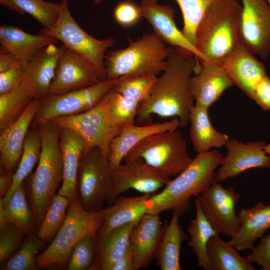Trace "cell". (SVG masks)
Returning a JSON list of instances; mask_svg holds the SVG:
<instances>
[{
    "label": "cell",
    "mask_w": 270,
    "mask_h": 270,
    "mask_svg": "<svg viewBox=\"0 0 270 270\" xmlns=\"http://www.w3.org/2000/svg\"><path fill=\"white\" fill-rule=\"evenodd\" d=\"M200 59L192 52L180 48H173L168 64L158 78L150 96L140 104L137 119L140 122H150L152 116L178 118L180 127L189 122L194 104L190 80Z\"/></svg>",
    "instance_id": "6da1fadb"
},
{
    "label": "cell",
    "mask_w": 270,
    "mask_h": 270,
    "mask_svg": "<svg viewBox=\"0 0 270 270\" xmlns=\"http://www.w3.org/2000/svg\"><path fill=\"white\" fill-rule=\"evenodd\" d=\"M36 126L42 140L40 156L36 171L24 182L36 233L63 180V159L59 142L60 128L52 120Z\"/></svg>",
    "instance_id": "7a4b0ae2"
},
{
    "label": "cell",
    "mask_w": 270,
    "mask_h": 270,
    "mask_svg": "<svg viewBox=\"0 0 270 270\" xmlns=\"http://www.w3.org/2000/svg\"><path fill=\"white\" fill-rule=\"evenodd\" d=\"M223 157L222 153L214 150L198 154L186 168L170 180L160 192L153 194L147 200V213L159 214L172 210L180 216L186 213L190 198L198 196L215 182L216 170Z\"/></svg>",
    "instance_id": "3957f363"
},
{
    "label": "cell",
    "mask_w": 270,
    "mask_h": 270,
    "mask_svg": "<svg viewBox=\"0 0 270 270\" xmlns=\"http://www.w3.org/2000/svg\"><path fill=\"white\" fill-rule=\"evenodd\" d=\"M242 10L238 0H215L208 6L196 34V46L208 60L221 64L236 48Z\"/></svg>",
    "instance_id": "277c9868"
},
{
    "label": "cell",
    "mask_w": 270,
    "mask_h": 270,
    "mask_svg": "<svg viewBox=\"0 0 270 270\" xmlns=\"http://www.w3.org/2000/svg\"><path fill=\"white\" fill-rule=\"evenodd\" d=\"M128 46L108 50L104 56L106 79L142 76H156L166 70L173 48L154 32L136 40L127 36Z\"/></svg>",
    "instance_id": "5b68a950"
},
{
    "label": "cell",
    "mask_w": 270,
    "mask_h": 270,
    "mask_svg": "<svg viewBox=\"0 0 270 270\" xmlns=\"http://www.w3.org/2000/svg\"><path fill=\"white\" fill-rule=\"evenodd\" d=\"M103 222L100 210L86 211L78 197L70 200L64 222L49 246L37 256L38 268L51 266H66L71 251L82 238L90 236L95 240Z\"/></svg>",
    "instance_id": "8992f818"
},
{
    "label": "cell",
    "mask_w": 270,
    "mask_h": 270,
    "mask_svg": "<svg viewBox=\"0 0 270 270\" xmlns=\"http://www.w3.org/2000/svg\"><path fill=\"white\" fill-rule=\"evenodd\" d=\"M56 20L43 28L40 33L60 41L67 48L79 54L96 72L100 80H106L104 56L116 43L114 38H95L86 32L72 16L68 0H61Z\"/></svg>",
    "instance_id": "52a82bcc"
},
{
    "label": "cell",
    "mask_w": 270,
    "mask_h": 270,
    "mask_svg": "<svg viewBox=\"0 0 270 270\" xmlns=\"http://www.w3.org/2000/svg\"><path fill=\"white\" fill-rule=\"evenodd\" d=\"M141 158L165 176H176L193 160L188 154L186 142L176 130L150 136L135 146L125 156L126 162Z\"/></svg>",
    "instance_id": "ba28073f"
},
{
    "label": "cell",
    "mask_w": 270,
    "mask_h": 270,
    "mask_svg": "<svg viewBox=\"0 0 270 270\" xmlns=\"http://www.w3.org/2000/svg\"><path fill=\"white\" fill-rule=\"evenodd\" d=\"M112 169L108 159L98 147L83 152L76 176L78 198L84 210L102 209L113 188Z\"/></svg>",
    "instance_id": "9c48e42d"
},
{
    "label": "cell",
    "mask_w": 270,
    "mask_h": 270,
    "mask_svg": "<svg viewBox=\"0 0 270 270\" xmlns=\"http://www.w3.org/2000/svg\"><path fill=\"white\" fill-rule=\"evenodd\" d=\"M114 87L90 109L78 114L52 120L60 128L71 130L83 138L84 152L98 147L108 159L110 142L122 128L112 123L108 116V106Z\"/></svg>",
    "instance_id": "30bf717a"
},
{
    "label": "cell",
    "mask_w": 270,
    "mask_h": 270,
    "mask_svg": "<svg viewBox=\"0 0 270 270\" xmlns=\"http://www.w3.org/2000/svg\"><path fill=\"white\" fill-rule=\"evenodd\" d=\"M118 80H104L90 86L60 94H48L40 106L30 126L60 116L84 112L94 106L118 84Z\"/></svg>",
    "instance_id": "8fae6325"
},
{
    "label": "cell",
    "mask_w": 270,
    "mask_h": 270,
    "mask_svg": "<svg viewBox=\"0 0 270 270\" xmlns=\"http://www.w3.org/2000/svg\"><path fill=\"white\" fill-rule=\"evenodd\" d=\"M196 198L206 218L218 234L232 238L240 225L236 212L240 194L233 187L224 188L220 182H214Z\"/></svg>",
    "instance_id": "7c38bea8"
},
{
    "label": "cell",
    "mask_w": 270,
    "mask_h": 270,
    "mask_svg": "<svg viewBox=\"0 0 270 270\" xmlns=\"http://www.w3.org/2000/svg\"><path fill=\"white\" fill-rule=\"evenodd\" d=\"M239 40L262 58L270 52V7L266 0H241Z\"/></svg>",
    "instance_id": "4fadbf2b"
},
{
    "label": "cell",
    "mask_w": 270,
    "mask_h": 270,
    "mask_svg": "<svg viewBox=\"0 0 270 270\" xmlns=\"http://www.w3.org/2000/svg\"><path fill=\"white\" fill-rule=\"evenodd\" d=\"M113 188L107 202L112 204L121 194L134 189L142 194H153L170 180L141 158L122 163L112 171Z\"/></svg>",
    "instance_id": "5bb4252c"
},
{
    "label": "cell",
    "mask_w": 270,
    "mask_h": 270,
    "mask_svg": "<svg viewBox=\"0 0 270 270\" xmlns=\"http://www.w3.org/2000/svg\"><path fill=\"white\" fill-rule=\"evenodd\" d=\"M266 144L260 141L245 144L230 138L225 146L227 153L216 172L215 182L236 177L250 169L270 168V155L264 150Z\"/></svg>",
    "instance_id": "9a60e30c"
},
{
    "label": "cell",
    "mask_w": 270,
    "mask_h": 270,
    "mask_svg": "<svg viewBox=\"0 0 270 270\" xmlns=\"http://www.w3.org/2000/svg\"><path fill=\"white\" fill-rule=\"evenodd\" d=\"M190 80V87L194 104L208 108L226 90L234 86L220 63L202 60Z\"/></svg>",
    "instance_id": "2e32d148"
},
{
    "label": "cell",
    "mask_w": 270,
    "mask_h": 270,
    "mask_svg": "<svg viewBox=\"0 0 270 270\" xmlns=\"http://www.w3.org/2000/svg\"><path fill=\"white\" fill-rule=\"evenodd\" d=\"M138 7L142 17L148 21L154 32L166 44L186 50L201 60L208 61L177 28L174 8L159 4L158 0H142Z\"/></svg>",
    "instance_id": "e0dca14e"
},
{
    "label": "cell",
    "mask_w": 270,
    "mask_h": 270,
    "mask_svg": "<svg viewBox=\"0 0 270 270\" xmlns=\"http://www.w3.org/2000/svg\"><path fill=\"white\" fill-rule=\"evenodd\" d=\"M40 100L34 99L20 116L0 132V165L2 173H14L20 160L27 133L40 106Z\"/></svg>",
    "instance_id": "ac0fdd59"
},
{
    "label": "cell",
    "mask_w": 270,
    "mask_h": 270,
    "mask_svg": "<svg viewBox=\"0 0 270 270\" xmlns=\"http://www.w3.org/2000/svg\"><path fill=\"white\" fill-rule=\"evenodd\" d=\"M98 77L79 54L66 48L59 61L48 94H60L93 85Z\"/></svg>",
    "instance_id": "d6986e66"
},
{
    "label": "cell",
    "mask_w": 270,
    "mask_h": 270,
    "mask_svg": "<svg viewBox=\"0 0 270 270\" xmlns=\"http://www.w3.org/2000/svg\"><path fill=\"white\" fill-rule=\"evenodd\" d=\"M221 64L234 86L253 100L256 86L266 75L264 64L240 42Z\"/></svg>",
    "instance_id": "ffe728a7"
},
{
    "label": "cell",
    "mask_w": 270,
    "mask_h": 270,
    "mask_svg": "<svg viewBox=\"0 0 270 270\" xmlns=\"http://www.w3.org/2000/svg\"><path fill=\"white\" fill-rule=\"evenodd\" d=\"M158 215L146 213L132 230L130 246L134 270L147 268L156 258L164 230Z\"/></svg>",
    "instance_id": "44dd1931"
},
{
    "label": "cell",
    "mask_w": 270,
    "mask_h": 270,
    "mask_svg": "<svg viewBox=\"0 0 270 270\" xmlns=\"http://www.w3.org/2000/svg\"><path fill=\"white\" fill-rule=\"evenodd\" d=\"M179 127L180 123L178 118L162 122L122 126L120 134L110 146L108 160L112 170L120 166L128 153L146 138L155 134L176 130Z\"/></svg>",
    "instance_id": "7402d4cb"
},
{
    "label": "cell",
    "mask_w": 270,
    "mask_h": 270,
    "mask_svg": "<svg viewBox=\"0 0 270 270\" xmlns=\"http://www.w3.org/2000/svg\"><path fill=\"white\" fill-rule=\"evenodd\" d=\"M240 226L228 240L238 250H250L256 240L270 228V204L259 202L238 213Z\"/></svg>",
    "instance_id": "603a6c76"
},
{
    "label": "cell",
    "mask_w": 270,
    "mask_h": 270,
    "mask_svg": "<svg viewBox=\"0 0 270 270\" xmlns=\"http://www.w3.org/2000/svg\"><path fill=\"white\" fill-rule=\"evenodd\" d=\"M58 41L55 38L40 33L30 34L16 26H0V49L12 54L24 64L44 48L56 44Z\"/></svg>",
    "instance_id": "cb8c5ba5"
},
{
    "label": "cell",
    "mask_w": 270,
    "mask_h": 270,
    "mask_svg": "<svg viewBox=\"0 0 270 270\" xmlns=\"http://www.w3.org/2000/svg\"><path fill=\"white\" fill-rule=\"evenodd\" d=\"M66 48L64 44L58 47L50 44L24 64L26 72L34 86L35 99L40 100L48 94L59 61Z\"/></svg>",
    "instance_id": "d4e9b609"
},
{
    "label": "cell",
    "mask_w": 270,
    "mask_h": 270,
    "mask_svg": "<svg viewBox=\"0 0 270 270\" xmlns=\"http://www.w3.org/2000/svg\"><path fill=\"white\" fill-rule=\"evenodd\" d=\"M59 142L63 159V180L58 194L70 200L78 197L76 176L84 142L74 131L60 128Z\"/></svg>",
    "instance_id": "484cf974"
},
{
    "label": "cell",
    "mask_w": 270,
    "mask_h": 270,
    "mask_svg": "<svg viewBox=\"0 0 270 270\" xmlns=\"http://www.w3.org/2000/svg\"><path fill=\"white\" fill-rule=\"evenodd\" d=\"M152 195L142 194L140 196L130 197L118 196L110 206L100 210L103 216V222L96 237L127 224H138L147 213L146 202Z\"/></svg>",
    "instance_id": "4316f807"
},
{
    "label": "cell",
    "mask_w": 270,
    "mask_h": 270,
    "mask_svg": "<svg viewBox=\"0 0 270 270\" xmlns=\"http://www.w3.org/2000/svg\"><path fill=\"white\" fill-rule=\"evenodd\" d=\"M136 225L133 222L127 224L96 237V269L111 270L114 264L128 248L130 236Z\"/></svg>",
    "instance_id": "83f0119b"
},
{
    "label": "cell",
    "mask_w": 270,
    "mask_h": 270,
    "mask_svg": "<svg viewBox=\"0 0 270 270\" xmlns=\"http://www.w3.org/2000/svg\"><path fill=\"white\" fill-rule=\"evenodd\" d=\"M208 108L194 104L190 114V137L194 148L198 152H208L212 148L225 146L228 136L220 132L212 126Z\"/></svg>",
    "instance_id": "f1b7e54d"
},
{
    "label": "cell",
    "mask_w": 270,
    "mask_h": 270,
    "mask_svg": "<svg viewBox=\"0 0 270 270\" xmlns=\"http://www.w3.org/2000/svg\"><path fill=\"white\" fill-rule=\"evenodd\" d=\"M180 215L173 212L169 223L164 224V230L157 252L156 264L161 270H180L181 245L186 238L182 226L180 224Z\"/></svg>",
    "instance_id": "f546056e"
},
{
    "label": "cell",
    "mask_w": 270,
    "mask_h": 270,
    "mask_svg": "<svg viewBox=\"0 0 270 270\" xmlns=\"http://www.w3.org/2000/svg\"><path fill=\"white\" fill-rule=\"evenodd\" d=\"M36 98L34 86L26 72L20 84L0 95V132L13 124Z\"/></svg>",
    "instance_id": "4dcf8cb0"
},
{
    "label": "cell",
    "mask_w": 270,
    "mask_h": 270,
    "mask_svg": "<svg viewBox=\"0 0 270 270\" xmlns=\"http://www.w3.org/2000/svg\"><path fill=\"white\" fill-rule=\"evenodd\" d=\"M9 224L17 226L26 235L36 233L33 214L28 201L24 182L4 205L0 198V228Z\"/></svg>",
    "instance_id": "1f68e13d"
},
{
    "label": "cell",
    "mask_w": 270,
    "mask_h": 270,
    "mask_svg": "<svg viewBox=\"0 0 270 270\" xmlns=\"http://www.w3.org/2000/svg\"><path fill=\"white\" fill-rule=\"evenodd\" d=\"M195 206L196 216L190 221L188 228L190 236L188 244L192 248L198 266L204 270H212L208 244L211 238L218 234L206 218L196 198Z\"/></svg>",
    "instance_id": "d6a6232c"
},
{
    "label": "cell",
    "mask_w": 270,
    "mask_h": 270,
    "mask_svg": "<svg viewBox=\"0 0 270 270\" xmlns=\"http://www.w3.org/2000/svg\"><path fill=\"white\" fill-rule=\"evenodd\" d=\"M236 247L222 240L218 234L214 236L208 244L212 270H254L252 262L240 256Z\"/></svg>",
    "instance_id": "836d02e7"
},
{
    "label": "cell",
    "mask_w": 270,
    "mask_h": 270,
    "mask_svg": "<svg viewBox=\"0 0 270 270\" xmlns=\"http://www.w3.org/2000/svg\"><path fill=\"white\" fill-rule=\"evenodd\" d=\"M42 140L37 126H30L24 144L22 156L18 166L15 171L12 186L4 198V205L6 204L10 198L24 182L26 177L32 172V170L38 164L41 153Z\"/></svg>",
    "instance_id": "e575fe53"
},
{
    "label": "cell",
    "mask_w": 270,
    "mask_h": 270,
    "mask_svg": "<svg viewBox=\"0 0 270 270\" xmlns=\"http://www.w3.org/2000/svg\"><path fill=\"white\" fill-rule=\"evenodd\" d=\"M0 4L20 14H26L40 22L44 28L48 27L56 20L60 3L44 0H0Z\"/></svg>",
    "instance_id": "d590c367"
},
{
    "label": "cell",
    "mask_w": 270,
    "mask_h": 270,
    "mask_svg": "<svg viewBox=\"0 0 270 270\" xmlns=\"http://www.w3.org/2000/svg\"><path fill=\"white\" fill-rule=\"evenodd\" d=\"M46 242L35 232L26 236L15 253L1 265V270H36L38 268L36 258L38 252Z\"/></svg>",
    "instance_id": "8d00e7d4"
},
{
    "label": "cell",
    "mask_w": 270,
    "mask_h": 270,
    "mask_svg": "<svg viewBox=\"0 0 270 270\" xmlns=\"http://www.w3.org/2000/svg\"><path fill=\"white\" fill-rule=\"evenodd\" d=\"M70 200L57 194L54 198L36 234L46 243L52 242L66 218Z\"/></svg>",
    "instance_id": "74e56055"
},
{
    "label": "cell",
    "mask_w": 270,
    "mask_h": 270,
    "mask_svg": "<svg viewBox=\"0 0 270 270\" xmlns=\"http://www.w3.org/2000/svg\"><path fill=\"white\" fill-rule=\"evenodd\" d=\"M175 0L181 10L183 17L184 24L181 31L196 46V34L198 26L208 6L215 0Z\"/></svg>",
    "instance_id": "f35d334b"
},
{
    "label": "cell",
    "mask_w": 270,
    "mask_h": 270,
    "mask_svg": "<svg viewBox=\"0 0 270 270\" xmlns=\"http://www.w3.org/2000/svg\"><path fill=\"white\" fill-rule=\"evenodd\" d=\"M157 79L158 77L155 76L120 78L114 89L125 97L141 104L150 96Z\"/></svg>",
    "instance_id": "ab89813d"
},
{
    "label": "cell",
    "mask_w": 270,
    "mask_h": 270,
    "mask_svg": "<svg viewBox=\"0 0 270 270\" xmlns=\"http://www.w3.org/2000/svg\"><path fill=\"white\" fill-rule=\"evenodd\" d=\"M140 103L114 91L108 104V112L110 121L122 128L134 124Z\"/></svg>",
    "instance_id": "60d3db41"
},
{
    "label": "cell",
    "mask_w": 270,
    "mask_h": 270,
    "mask_svg": "<svg viewBox=\"0 0 270 270\" xmlns=\"http://www.w3.org/2000/svg\"><path fill=\"white\" fill-rule=\"evenodd\" d=\"M95 239L90 236L81 238L74 246L66 265L68 270L96 269Z\"/></svg>",
    "instance_id": "b9f144b4"
},
{
    "label": "cell",
    "mask_w": 270,
    "mask_h": 270,
    "mask_svg": "<svg viewBox=\"0 0 270 270\" xmlns=\"http://www.w3.org/2000/svg\"><path fill=\"white\" fill-rule=\"evenodd\" d=\"M26 234L14 225L0 228V264L7 261L18 250Z\"/></svg>",
    "instance_id": "7bdbcfd3"
},
{
    "label": "cell",
    "mask_w": 270,
    "mask_h": 270,
    "mask_svg": "<svg viewBox=\"0 0 270 270\" xmlns=\"http://www.w3.org/2000/svg\"><path fill=\"white\" fill-rule=\"evenodd\" d=\"M25 74V66L18 63L8 70L0 72V95L17 88L22 81Z\"/></svg>",
    "instance_id": "ee69618b"
},
{
    "label": "cell",
    "mask_w": 270,
    "mask_h": 270,
    "mask_svg": "<svg viewBox=\"0 0 270 270\" xmlns=\"http://www.w3.org/2000/svg\"><path fill=\"white\" fill-rule=\"evenodd\" d=\"M114 16L116 21L124 26H132L142 18L139 7L128 1L121 2L116 6Z\"/></svg>",
    "instance_id": "f6af8a7d"
},
{
    "label": "cell",
    "mask_w": 270,
    "mask_h": 270,
    "mask_svg": "<svg viewBox=\"0 0 270 270\" xmlns=\"http://www.w3.org/2000/svg\"><path fill=\"white\" fill-rule=\"evenodd\" d=\"M246 258L252 262L261 266V270H270V233L262 236L258 244L254 246Z\"/></svg>",
    "instance_id": "bcb514c9"
},
{
    "label": "cell",
    "mask_w": 270,
    "mask_h": 270,
    "mask_svg": "<svg viewBox=\"0 0 270 270\" xmlns=\"http://www.w3.org/2000/svg\"><path fill=\"white\" fill-rule=\"evenodd\" d=\"M253 100L263 110H270V78L267 74L256 86Z\"/></svg>",
    "instance_id": "7dc6e473"
},
{
    "label": "cell",
    "mask_w": 270,
    "mask_h": 270,
    "mask_svg": "<svg viewBox=\"0 0 270 270\" xmlns=\"http://www.w3.org/2000/svg\"><path fill=\"white\" fill-rule=\"evenodd\" d=\"M133 255L129 246L124 254L114 264L111 270H134Z\"/></svg>",
    "instance_id": "c3c4849f"
},
{
    "label": "cell",
    "mask_w": 270,
    "mask_h": 270,
    "mask_svg": "<svg viewBox=\"0 0 270 270\" xmlns=\"http://www.w3.org/2000/svg\"><path fill=\"white\" fill-rule=\"evenodd\" d=\"M22 62L14 54L0 48V72Z\"/></svg>",
    "instance_id": "681fc988"
},
{
    "label": "cell",
    "mask_w": 270,
    "mask_h": 270,
    "mask_svg": "<svg viewBox=\"0 0 270 270\" xmlns=\"http://www.w3.org/2000/svg\"><path fill=\"white\" fill-rule=\"evenodd\" d=\"M14 173L4 172L0 177V197L4 198L9 191L13 181Z\"/></svg>",
    "instance_id": "f907efd6"
},
{
    "label": "cell",
    "mask_w": 270,
    "mask_h": 270,
    "mask_svg": "<svg viewBox=\"0 0 270 270\" xmlns=\"http://www.w3.org/2000/svg\"><path fill=\"white\" fill-rule=\"evenodd\" d=\"M264 150L266 154L270 155V142L268 144H266L264 146Z\"/></svg>",
    "instance_id": "816d5d0a"
},
{
    "label": "cell",
    "mask_w": 270,
    "mask_h": 270,
    "mask_svg": "<svg viewBox=\"0 0 270 270\" xmlns=\"http://www.w3.org/2000/svg\"><path fill=\"white\" fill-rule=\"evenodd\" d=\"M95 5L98 4L102 0H90Z\"/></svg>",
    "instance_id": "f5cc1de1"
},
{
    "label": "cell",
    "mask_w": 270,
    "mask_h": 270,
    "mask_svg": "<svg viewBox=\"0 0 270 270\" xmlns=\"http://www.w3.org/2000/svg\"><path fill=\"white\" fill-rule=\"evenodd\" d=\"M270 7V0H266Z\"/></svg>",
    "instance_id": "db71d44e"
}]
</instances>
